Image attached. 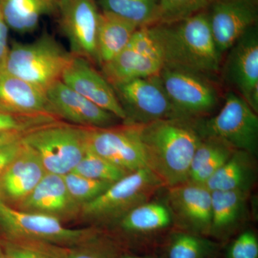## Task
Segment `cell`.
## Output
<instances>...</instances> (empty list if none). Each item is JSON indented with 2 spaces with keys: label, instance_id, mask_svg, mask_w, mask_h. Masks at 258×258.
<instances>
[{
  "label": "cell",
  "instance_id": "cell-27",
  "mask_svg": "<svg viewBox=\"0 0 258 258\" xmlns=\"http://www.w3.org/2000/svg\"><path fill=\"white\" fill-rule=\"evenodd\" d=\"M215 250V244L202 236L181 232L173 236L166 258H208Z\"/></svg>",
  "mask_w": 258,
  "mask_h": 258
},
{
  "label": "cell",
  "instance_id": "cell-17",
  "mask_svg": "<svg viewBox=\"0 0 258 258\" xmlns=\"http://www.w3.org/2000/svg\"><path fill=\"white\" fill-rule=\"evenodd\" d=\"M46 95L55 115L71 124L86 128H106L115 125L118 119L61 81L52 85Z\"/></svg>",
  "mask_w": 258,
  "mask_h": 258
},
{
  "label": "cell",
  "instance_id": "cell-35",
  "mask_svg": "<svg viewBox=\"0 0 258 258\" xmlns=\"http://www.w3.org/2000/svg\"><path fill=\"white\" fill-rule=\"evenodd\" d=\"M23 147V138L0 147V175L14 160Z\"/></svg>",
  "mask_w": 258,
  "mask_h": 258
},
{
  "label": "cell",
  "instance_id": "cell-7",
  "mask_svg": "<svg viewBox=\"0 0 258 258\" xmlns=\"http://www.w3.org/2000/svg\"><path fill=\"white\" fill-rule=\"evenodd\" d=\"M202 138L220 139L235 150L257 155L258 117L243 98L229 92L220 112L208 120L195 122Z\"/></svg>",
  "mask_w": 258,
  "mask_h": 258
},
{
  "label": "cell",
  "instance_id": "cell-31",
  "mask_svg": "<svg viewBox=\"0 0 258 258\" xmlns=\"http://www.w3.org/2000/svg\"><path fill=\"white\" fill-rule=\"evenodd\" d=\"M63 179L71 198L81 208L85 204L98 198L113 184L108 181L90 179L74 172L66 174Z\"/></svg>",
  "mask_w": 258,
  "mask_h": 258
},
{
  "label": "cell",
  "instance_id": "cell-38",
  "mask_svg": "<svg viewBox=\"0 0 258 258\" xmlns=\"http://www.w3.org/2000/svg\"><path fill=\"white\" fill-rule=\"evenodd\" d=\"M0 258H10L7 255V254L5 253L4 249H3V245L0 243Z\"/></svg>",
  "mask_w": 258,
  "mask_h": 258
},
{
  "label": "cell",
  "instance_id": "cell-23",
  "mask_svg": "<svg viewBox=\"0 0 258 258\" xmlns=\"http://www.w3.org/2000/svg\"><path fill=\"white\" fill-rule=\"evenodd\" d=\"M254 157L244 151L235 150L205 186L210 191L232 190L249 191L255 180Z\"/></svg>",
  "mask_w": 258,
  "mask_h": 258
},
{
  "label": "cell",
  "instance_id": "cell-22",
  "mask_svg": "<svg viewBox=\"0 0 258 258\" xmlns=\"http://www.w3.org/2000/svg\"><path fill=\"white\" fill-rule=\"evenodd\" d=\"M212 192L210 235L222 238L230 234L244 217L249 191H215Z\"/></svg>",
  "mask_w": 258,
  "mask_h": 258
},
{
  "label": "cell",
  "instance_id": "cell-2",
  "mask_svg": "<svg viewBox=\"0 0 258 258\" xmlns=\"http://www.w3.org/2000/svg\"><path fill=\"white\" fill-rule=\"evenodd\" d=\"M149 28L164 67L186 70L208 77L218 73L222 57L212 37L208 10L175 23Z\"/></svg>",
  "mask_w": 258,
  "mask_h": 258
},
{
  "label": "cell",
  "instance_id": "cell-16",
  "mask_svg": "<svg viewBox=\"0 0 258 258\" xmlns=\"http://www.w3.org/2000/svg\"><path fill=\"white\" fill-rule=\"evenodd\" d=\"M60 81L97 106L125 121L126 116L114 90L89 61L74 55Z\"/></svg>",
  "mask_w": 258,
  "mask_h": 258
},
{
  "label": "cell",
  "instance_id": "cell-10",
  "mask_svg": "<svg viewBox=\"0 0 258 258\" xmlns=\"http://www.w3.org/2000/svg\"><path fill=\"white\" fill-rule=\"evenodd\" d=\"M83 128L88 152L106 159L128 174L147 168L138 125Z\"/></svg>",
  "mask_w": 258,
  "mask_h": 258
},
{
  "label": "cell",
  "instance_id": "cell-40",
  "mask_svg": "<svg viewBox=\"0 0 258 258\" xmlns=\"http://www.w3.org/2000/svg\"><path fill=\"white\" fill-rule=\"evenodd\" d=\"M254 1H255V0H254Z\"/></svg>",
  "mask_w": 258,
  "mask_h": 258
},
{
  "label": "cell",
  "instance_id": "cell-3",
  "mask_svg": "<svg viewBox=\"0 0 258 258\" xmlns=\"http://www.w3.org/2000/svg\"><path fill=\"white\" fill-rule=\"evenodd\" d=\"M73 57L55 37L45 32L30 43L13 42L0 72L46 91L60 81Z\"/></svg>",
  "mask_w": 258,
  "mask_h": 258
},
{
  "label": "cell",
  "instance_id": "cell-11",
  "mask_svg": "<svg viewBox=\"0 0 258 258\" xmlns=\"http://www.w3.org/2000/svg\"><path fill=\"white\" fill-rule=\"evenodd\" d=\"M164 63L149 26L137 29L126 47L109 62L101 66L111 85L159 76Z\"/></svg>",
  "mask_w": 258,
  "mask_h": 258
},
{
  "label": "cell",
  "instance_id": "cell-18",
  "mask_svg": "<svg viewBox=\"0 0 258 258\" xmlns=\"http://www.w3.org/2000/svg\"><path fill=\"white\" fill-rule=\"evenodd\" d=\"M46 173L36 152L23 142L18 156L0 175V200L15 208Z\"/></svg>",
  "mask_w": 258,
  "mask_h": 258
},
{
  "label": "cell",
  "instance_id": "cell-15",
  "mask_svg": "<svg viewBox=\"0 0 258 258\" xmlns=\"http://www.w3.org/2000/svg\"><path fill=\"white\" fill-rule=\"evenodd\" d=\"M209 10L212 37L221 57L257 22L254 0H220Z\"/></svg>",
  "mask_w": 258,
  "mask_h": 258
},
{
  "label": "cell",
  "instance_id": "cell-6",
  "mask_svg": "<svg viewBox=\"0 0 258 258\" xmlns=\"http://www.w3.org/2000/svg\"><path fill=\"white\" fill-rule=\"evenodd\" d=\"M162 186L149 169H139L113 183L98 198L83 205L80 215L85 220L96 222L119 220L132 209L147 203Z\"/></svg>",
  "mask_w": 258,
  "mask_h": 258
},
{
  "label": "cell",
  "instance_id": "cell-30",
  "mask_svg": "<svg viewBox=\"0 0 258 258\" xmlns=\"http://www.w3.org/2000/svg\"><path fill=\"white\" fill-rule=\"evenodd\" d=\"M220 0H159L157 24H171L207 11Z\"/></svg>",
  "mask_w": 258,
  "mask_h": 258
},
{
  "label": "cell",
  "instance_id": "cell-32",
  "mask_svg": "<svg viewBox=\"0 0 258 258\" xmlns=\"http://www.w3.org/2000/svg\"><path fill=\"white\" fill-rule=\"evenodd\" d=\"M57 121H59L58 118L52 115H16L0 112V131L18 130L28 132L37 127Z\"/></svg>",
  "mask_w": 258,
  "mask_h": 258
},
{
  "label": "cell",
  "instance_id": "cell-4",
  "mask_svg": "<svg viewBox=\"0 0 258 258\" xmlns=\"http://www.w3.org/2000/svg\"><path fill=\"white\" fill-rule=\"evenodd\" d=\"M0 230L14 242H40L63 247L83 245L98 240L95 227L71 229L62 221L42 214L19 210L0 200Z\"/></svg>",
  "mask_w": 258,
  "mask_h": 258
},
{
  "label": "cell",
  "instance_id": "cell-34",
  "mask_svg": "<svg viewBox=\"0 0 258 258\" xmlns=\"http://www.w3.org/2000/svg\"><path fill=\"white\" fill-rule=\"evenodd\" d=\"M1 244L10 258H50L36 249L13 241H7Z\"/></svg>",
  "mask_w": 258,
  "mask_h": 258
},
{
  "label": "cell",
  "instance_id": "cell-29",
  "mask_svg": "<svg viewBox=\"0 0 258 258\" xmlns=\"http://www.w3.org/2000/svg\"><path fill=\"white\" fill-rule=\"evenodd\" d=\"M71 172L90 179L111 183L118 181L128 174L106 159L88 151Z\"/></svg>",
  "mask_w": 258,
  "mask_h": 258
},
{
  "label": "cell",
  "instance_id": "cell-12",
  "mask_svg": "<svg viewBox=\"0 0 258 258\" xmlns=\"http://www.w3.org/2000/svg\"><path fill=\"white\" fill-rule=\"evenodd\" d=\"M57 15L73 55L98 63L97 33L100 12L96 0H59Z\"/></svg>",
  "mask_w": 258,
  "mask_h": 258
},
{
  "label": "cell",
  "instance_id": "cell-36",
  "mask_svg": "<svg viewBox=\"0 0 258 258\" xmlns=\"http://www.w3.org/2000/svg\"><path fill=\"white\" fill-rule=\"evenodd\" d=\"M8 30H9V28L5 23L3 15H2L1 10H0V71L4 64L5 58L8 55V50H9Z\"/></svg>",
  "mask_w": 258,
  "mask_h": 258
},
{
  "label": "cell",
  "instance_id": "cell-25",
  "mask_svg": "<svg viewBox=\"0 0 258 258\" xmlns=\"http://www.w3.org/2000/svg\"><path fill=\"white\" fill-rule=\"evenodd\" d=\"M101 12L123 19L138 28L157 25L159 0H97Z\"/></svg>",
  "mask_w": 258,
  "mask_h": 258
},
{
  "label": "cell",
  "instance_id": "cell-1",
  "mask_svg": "<svg viewBox=\"0 0 258 258\" xmlns=\"http://www.w3.org/2000/svg\"><path fill=\"white\" fill-rule=\"evenodd\" d=\"M138 125L146 167L166 187L186 182L194 154L203 140L195 122L169 118Z\"/></svg>",
  "mask_w": 258,
  "mask_h": 258
},
{
  "label": "cell",
  "instance_id": "cell-20",
  "mask_svg": "<svg viewBox=\"0 0 258 258\" xmlns=\"http://www.w3.org/2000/svg\"><path fill=\"white\" fill-rule=\"evenodd\" d=\"M0 112L16 115H52L59 118L46 91L3 72H0Z\"/></svg>",
  "mask_w": 258,
  "mask_h": 258
},
{
  "label": "cell",
  "instance_id": "cell-39",
  "mask_svg": "<svg viewBox=\"0 0 258 258\" xmlns=\"http://www.w3.org/2000/svg\"><path fill=\"white\" fill-rule=\"evenodd\" d=\"M123 258H146V257H134V256H125V257H124Z\"/></svg>",
  "mask_w": 258,
  "mask_h": 258
},
{
  "label": "cell",
  "instance_id": "cell-9",
  "mask_svg": "<svg viewBox=\"0 0 258 258\" xmlns=\"http://www.w3.org/2000/svg\"><path fill=\"white\" fill-rule=\"evenodd\" d=\"M159 76L181 118L192 120L203 116L211 113L218 104V93L208 76L169 67L163 68Z\"/></svg>",
  "mask_w": 258,
  "mask_h": 258
},
{
  "label": "cell",
  "instance_id": "cell-26",
  "mask_svg": "<svg viewBox=\"0 0 258 258\" xmlns=\"http://www.w3.org/2000/svg\"><path fill=\"white\" fill-rule=\"evenodd\" d=\"M169 209L159 203H145L132 209L119 220L120 227L132 233H149L171 224Z\"/></svg>",
  "mask_w": 258,
  "mask_h": 258
},
{
  "label": "cell",
  "instance_id": "cell-19",
  "mask_svg": "<svg viewBox=\"0 0 258 258\" xmlns=\"http://www.w3.org/2000/svg\"><path fill=\"white\" fill-rule=\"evenodd\" d=\"M15 208L48 215L60 221L74 218L81 211L68 191L63 176L51 173H46L35 189Z\"/></svg>",
  "mask_w": 258,
  "mask_h": 258
},
{
  "label": "cell",
  "instance_id": "cell-24",
  "mask_svg": "<svg viewBox=\"0 0 258 258\" xmlns=\"http://www.w3.org/2000/svg\"><path fill=\"white\" fill-rule=\"evenodd\" d=\"M137 29L123 19L100 12L97 33L98 64L104 66L124 50Z\"/></svg>",
  "mask_w": 258,
  "mask_h": 258
},
{
  "label": "cell",
  "instance_id": "cell-5",
  "mask_svg": "<svg viewBox=\"0 0 258 258\" xmlns=\"http://www.w3.org/2000/svg\"><path fill=\"white\" fill-rule=\"evenodd\" d=\"M23 141L36 152L47 173L61 176L74 170L86 152L84 128L60 121L29 131Z\"/></svg>",
  "mask_w": 258,
  "mask_h": 258
},
{
  "label": "cell",
  "instance_id": "cell-14",
  "mask_svg": "<svg viewBox=\"0 0 258 258\" xmlns=\"http://www.w3.org/2000/svg\"><path fill=\"white\" fill-rule=\"evenodd\" d=\"M225 75L239 96L258 112V33L255 25L231 47Z\"/></svg>",
  "mask_w": 258,
  "mask_h": 258
},
{
  "label": "cell",
  "instance_id": "cell-13",
  "mask_svg": "<svg viewBox=\"0 0 258 258\" xmlns=\"http://www.w3.org/2000/svg\"><path fill=\"white\" fill-rule=\"evenodd\" d=\"M166 200L171 217L189 233L210 235L212 192L203 184L186 182L168 187Z\"/></svg>",
  "mask_w": 258,
  "mask_h": 258
},
{
  "label": "cell",
  "instance_id": "cell-28",
  "mask_svg": "<svg viewBox=\"0 0 258 258\" xmlns=\"http://www.w3.org/2000/svg\"><path fill=\"white\" fill-rule=\"evenodd\" d=\"M98 241L75 247H63L40 242H21L19 243L36 249L50 258H114L108 249L98 244Z\"/></svg>",
  "mask_w": 258,
  "mask_h": 258
},
{
  "label": "cell",
  "instance_id": "cell-21",
  "mask_svg": "<svg viewBox=\"0 0 258 258\" xmlns=\"http://www.w3.org/2000/svg\"><path fill=\"white\" fill-rule=\"evenodd\" d=\"M59 0H0V10L8 28L20 34L36 30L44 15H57Z\"/></svg>",
  "mask_w": 258,
  "mask_h": 258
},
{
  "label": "cell",
  "instance_id": "cell-33",
  "mask_svg": "<svg viewBox=\"0 0 258 258\" xmlns=\"http://www.w3.org/2000/svg\"><path fill=\"white\" fill-rule=\"evenodd\" d=\"M227 258H258V240L250 230L242 232L229 247Z\"/></svg>",
  "mask_w": 258,
  "mask_h": 258
},
{
  "label": "cell",
  "instance_id": "cell-8",
  "mask_svg": "<svg viewBox=\"0 0 258 258\" xmlns=\"http://www.w3.org/2000/svg\"><path fill=\"white\" fill-rule=\"evenodd\" d=\"M111 86L125 112V123L144 125L156 120L181 118L166 94L159 75Z\"/></svg>",
  "mask_w": 258,
  "mask_h": 258
},
{
  "label": "cell",
  "instance_id": "cell-37",
  "mask_svg": "<svg viewBox=\"0 0 258 258\" xmlns=\"http://www.w3.org/2000/svg\"><path fill=\"white\" fill-rule=\"evenodd\" d=\"M26 133L18 130L0 131V147L21 139Z\"/></svg>",
  "mask_w": 258,
  "mask_h": 258
}]
</instances>
